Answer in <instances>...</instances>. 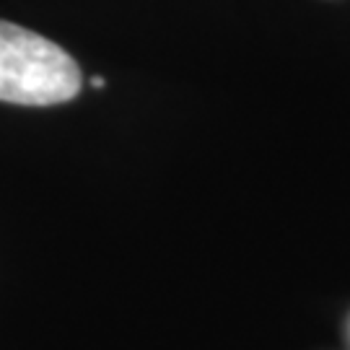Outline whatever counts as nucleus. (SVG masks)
Returning <instances> with one entry per match:
<instances>
[{
	"mask_svg": "<svg viewBox=\"0 0 350 350\" xmlns=\"http://www.w3.org/2000/svg\"><path fill=\"white\" fill-rule=\"evenodd\" d=\"M81 86V68L60 44L0 21V101L52 107L75 99Z\"/></svg>",
	"mask_w": 350,
	"mask_h": 350,
	"instance_id": "nucleus-1",
	"label": "nucleus"
},
{
	"mask_svg": "<svg viewBox=\"0 0 350 350\" xmlns=\"http://www.w3.org/2000/svg\"><path fill=\"white\" fill-rule=\"evenodd\" d=\"M91 86H94V88H104V86H107V81H104V78H91Z\"/></svg>",
	"mask_w": 350,
	"mask_h": 350,
	"instance_id": "nucleus-2",
	"label": "nucleus"
}]
</instances>
